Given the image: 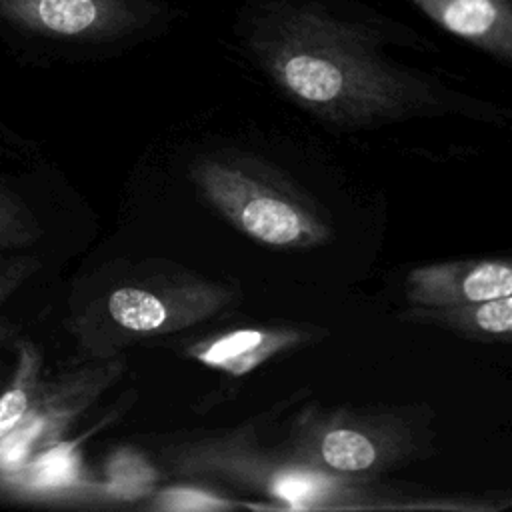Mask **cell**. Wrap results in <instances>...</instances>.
Segmentation results:
<instances>
[{
  "mask_svg": "<svg viewBox=\"0 0 512 512\" xmlns=\"http://www.w3.org/2000/svg\"><path fill=\"white\" fill-rule=\"evenodd\" d=\"M432 420L424 404L310 406L292 420L276 460L298 470L372 478L428 458L436 438Z\"/></svg>",
  "mask_w": 512,
  "mask_h": 512,
  "instance_id": "obj_1",
  "label": "cell"
},
{
  "mask_svg": "<svg viewBox=\"0 0 512 512\" xmlns=\"http://www.w3.org/2000/svg\"><path fill=\"white\" fill-rule=\"evenodd\" d=\"M232 300L234 292L224 284L160 266L114 286L76 320V332L86 350L102 356L132 340L166 336L204 322Z\"/></svg>",
  "mask_w": 512,
  "mask_h": 512,
  "instance_id": "obj_2",
  "label": "cell"
},
{
  "mask_svg": "<svg viewBox=\"0 0 512 512\" xmlns=\"http://www.w3.org/2000/svg\"><path fill=\"white\" fill-rule=\"evenodd\" d=\"M200 194L238 230L276 248H312L330 240L328 222L302 192L266 164L232 154L192 166Z\"/></svg>",
  "mask_w": 512,
  "mask_h": 512,
  "instance_id": "obj_3",
  "label": "cell"
},
{
  "mask_svg": "<svg viewBox=\"0 0 512 512\" xmlns=\"http://www.w3.org/2000/svg\"><path fill=\"white\" fill-rule=\"evenodd\" d=\"M110 380L106 368H84L56 382H44L26 418L0 438V472L18 470L36 452L58 442L68 422L90 404Z\"/></svg>",
  "mask_w": 512,
  "mask_h": 512,
  "instance_id": "obj_4",
  "label": "cell"
},
{
  "mask_svg": "<svg viewBox=\"0 0 512 512\" xmlns=\"http://www.w3.org/2000/svg\"><path fill=\"white\" fill-rule=\"evenodd\" d=\"M512 294L508 260H456L412 268L406 276L410 306H454Z\"/></svg>",
  "mask_w": 512,
  "mask_h": 512,
  "instance_id": "obj_5",
  "label": "cell"
},
{
  "mask_svg": "<svg viewBox=\"0 0 512 512\" xmlns=\"http://www.w3.org/2000/svg\"><path fill=\"white\" fill-rule=\"evenodd\" d=\"M400 318L404 322L434 324L464 338L506 342L512 334V294L454 306H410Z\"/></svg>",
  "mask_w": 512,
  "mask_h": 512,
  "instance_id": "obj_6",
  "label": "cell"
},
{
  "mask_svg": "<svg viewBox=\"0 0 512 512\" xmlns=\"http://www.w3.org/2000/svg\"><path fill=\"white\" fill-rule=\"evenodd\" d=\"M300 338V332L288 328L236 330L194 344L190 354L208 366L232 374H244L262 364L272 354L292 346Z\"/></svg>",
  "mask_w": 512,
  "mask_h": 512,
  "instance_id": "obj_7",
  "label": "cell"
},
{
  "mask_svg": "<svg viewBox=\"0 0 512 512\" xmlns=\"http://www.w3.org/2000/svg\"><path fill=\"white\" fill-rule=\"evenodd\" d=\"M42 350L30 340L16 344V368L0 396V438L10 434L32 410L42 390Z\"/></svg>",
  "mask_w": 512,
  "mask_h": 512,
  "instance_id": "obj_8",
  "label": "cell"
},
{
  "mask_svg": "<svg viewBox=\"0 0 512 512\" xmlns=\"http://www.w3.org/2000/svg\"><path fill=\"white\" fill-rule=\"evenodd\" d=\"M42 228L32 210L0 184V248H22L36 242Z\"/></svg>",
  "mask_w": 512,
  "mask_h": 512,
  "instance_id": "obj_9",
  "label": "cell"
},
{
  "mask_svg": "<svg viewBox=\"0 0 512 512\" xmlns=\"http://www.w3.org/2000/svg\"><path fill=\"white\" fill-rule=\"evenodd\" d=\"M496 4L492 0H450L442 10V22L448 30L478 38L496 24Z\"/></svg>",
  "mask_w": 512,
  "mask_h": 512,
  "instance_id": "obj_10",
  "label": "cell"
},
{
  "mask_svg": "<svg viewBox=\"0 0 512 512\" xmlns=\"http://www.w3.org/2000/svg\"><path fill=\"white\" fill-rule=\"evenodd\" d=\"M40 262L32 256H16L0 260V304L6 302L36 270Z\"/></svg>",
  "mask_w": 512,
  "mask_h": 512,
  "instance_id": "obj_11",
  "label": "cell"
},
{
  "mask_svg": "<svg viewBox=\"0 0 512 512\" xmlns=\"http://www.w3.org/2000/svg\"><path fill=\"white\" fill-rule=\"evenodd\" d=\"M166 502L162 504L164 508H182V510H190V508H222L226 506L224 502L220 500H210L206 498L204 494H198V492H182V490H174L172 494H164Z\"/></svg>",
  "mask_w": 512,
  "mask_h": 512,
  "instance_id": "obj_12",
  "label": "cell"
},
{
  "mask_svg": "<svg viewBox=\"0 0 512 512\" xmlns=\"http://www.w3.org/2000/svg\"><path fill=\"white\" fill-rule=\"evenodd\" d=\"M12 334H14V326H12L10 322H6V320L0 318V346H2Z\"/></svg>",
  "mask_w": 512,
  "mask_h": 512,
  "instance_id": "obj_13",
  "label": "cell"
}]
</instances>
